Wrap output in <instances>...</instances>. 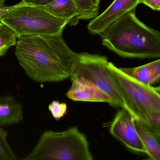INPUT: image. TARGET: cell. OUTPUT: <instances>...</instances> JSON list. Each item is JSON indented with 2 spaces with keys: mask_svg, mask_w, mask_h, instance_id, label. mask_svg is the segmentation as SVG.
Masks as SVG:
<instances>
[{
  "mask_svg": "<svg viewBox=\"0 0 160 160\" xmlns=\"http://www.w3.org/2000/svg\"><path fill=\"white\" fill-rule=\"evenodd\" d=\"M111 75L118 89L126 109L140 119L150 113L160 112V88L148 86L122 72L108 62Z\"/></svg>",
  "mask_w": 160,
  "mask_h": 160,
  "instance_id": "cell-4",
  "label": "cell"
},
{
  "mask_svg": "<svg viewBox=\"0 0 160 160\" xmlns=\"http://www.w3.org/2000/svg\"><path fill=\"white\" fill-rule=\"evenodd\" d=\"M24 4H24L22 2H21L19 3L15 4V5H12V6H4V7L0 8V19L2 18L5 15L10 12L11 11H12L13 10L15 9V8L24 5Z\"/></svg>",
  "mask_w": 160,
  "mask_h": 160,
  "instance_id": "cell-20",
  "label": "cell"
},
{
  "mask_svg": "<svg viewBox=\"0 0 160 160\" xmlns=\"http://www.w3.org/2000/svg\"><path fill=\"white\" fill-rule=\"evenodd\" d=\"M85 135L77 126L63 132L45 131L31 152L23 160H92Z\"/></svg>",
  "mask_w": 160,
  "mask_h": 160,
  "instance_id": "cell-3",
  "label": "cell"
},
{
  "mask_svg": "<svg viewBox=\"0 0 160 160\" xmlns=\"http://www.w3.org/2000/svg\"><path fill=\"white\" fill-rule=\"evenodd\" d=\"M138 120L145 127L160 135V112L150 113Z\"/></svg>",
  "mask_w": 160,
  "mask_h": 160,
  "instance_id": "cell-16",
  "label": "cell"
},
{
  "mask_svg": "<svg viewBox=\"0 0 160 160\" xmlns=\"http://www.w3.org/2000/svg\"><path fill=\"white\" fill-rule=\"evenodd\" d=\"M23 120L22 105L13 96H0V127L18 124Z\"/></svg>",
  "mask_w": 160,
  "mask_h": 160,
  "instance_id": "cell-10",
  "label": "cell"
},
{
  "mask_svg": "<svg viewBox=\"0 0 160 160\" xmlns=\"http://www.w3.org/2000/svg\"><path fill=\"white\" fill-rule=\"evenodd\" d=\"M5 0H0V8L4 7Z\"/></svg>",
  "mask_w": 160,
  "mask_h": 160,
  "instance_id": "cell-22",
  "label": "cell"
},
{
  "mask_svg": "<svg viewBox=\"0 0 160 160\" xmlns=\"http://www.w3.org/2000/svg\"><path fill=\"white\" fill-rule=\"evenodd\" d=\"M72 85L66 96L74 101L108 103L113 107L112 99L90 81L81 78L71 77Z\"/></svg>",
  "mask_w": 160,
  "mask_h": 160,
  "instance_id": "cell-9",
  "label": "cell"
},
{
  "mask_svg": "<svg viewBox=\"0 0 160 160\" xmlns=\"http://www.w3.org/2000/svg\"><path fill=\"white\" fill-rule=\"evenodd\" d=\"M55 0H22V2L26 5L33 6H43L48 5Z\"/></svg>",
  "mask_w": 160,
  "mask_h": 160,
  "instance_id": "cell-18",
  "label": "cell"
},
{
  "mask_svg": "<svg viewBox=\"0 0 160 160\" xmlns=\"http://www.w3.org/2000/svg\"><path fill=\"white\" fill-rule=\"evenodd\" d=\"M89 1L93 8L99 11L101 0H89Z\"/></svg>",
  "mask_w": 160,
  "mask_h": 160,
  "instance_id": "cell-21",
  "label": "cell"
},
{
  "mask_svg": "<svg viewBox=\"0 0 160 160\" xmlns=\"http://www.w3.org/2000/svg\"><path fill=\"white\" fill-rule=\"evenodd\" d=\"M134 119L130 112L122 108L110 123L109 132L129 149L146 154L147 151L136 130Z\"/></svg>",
  "mask_w": 160,
  "mask_h": 160,
  "instance_id": "cell-7",
  "label": "cell"
},
{
  "mask_svg": "<svg viewBox=\"0 0 160 160\" xmlns=\"http://www.w3.org/2000/svg\"><path fill=\"white\" fill-rule=\"evenodd\" d=\"M48 110L56 120H59L67 113V106L65 103L54 101L48 105Z\"/></svg>",
  "mask_w": 160,
  "mask_h": 160,
  "instance_id": "cell-17",
  "label": "cell"
},
{
  "mask_svg": "<svg viewBox=\"0 0 160 160\" xmlns=\"http://www.w3.org/2000/svg\"><path fill=\"white\" fill-rule=\"evenodd\" d=\"M140 3L147 5L154 11H160V0H140Z\"/></svg>",
  "mask_w": 160,
  "mask_h": 160,
  "instance_id": "cell-19",
  "label": "cell"
},
{
  "mask_svg": "<svg viewBox=\"0 0 160 160\" xmlns=\"http://www.w3.org/2000/svg\"><path fill=\"white\" fill-rule=\"evenodd\" d=\"M134 124L138 134L147 151L150 159L160 160V135L145 127L135 118Z\"/></svg>",
  "mask_w": 160,
  "mask_h": 160,
  "instance_id": "cell-13",
  "label": "cell"
},
{
  "mask_svg": "<svg viewBox=\"0 0 160 160\" xmlns=\"http://www.w3.org/2000/svg\"><path fill=\"white\" fill-rule=\"evenodd\" d=\"M108 62V59L105 56L88 53H78L71 77L81 78L90 81L112 99L113 107L126 109L109 71Z\"/></svg>",
  "mask_w": 160,
  "mask_h": 160,
  "instance_id": "cell-6",
  "label": "cell"
},
{
  "mask_svg": "<svg viewBox=\"0 0 160 160\" xmlns=\"http://www.w3.org/2000/svg\"><path fill=\"white\" fill-rule=\"evenodd\" d=\"M7 132L0 127V160H17L16 156L7 141Z\"/></svg>",
  "mask_w": 160,
  "mask_h": 160,
  "instance_id": "cell-15",
  "label": "cell"
},
{
  "mask_svg": "<svg viewBox=\"0 0 160 160\" xmlns=\"http://www.w3.org/2000/svg\"><path fill=\"white\" fill-rule=\"evenodd\" d=\"M140 0H114L110 6L93 18L88 26L89 32L100 34L110 24L140 4Z\"/></svg>",
  "mask_w": 160,
  "mask_h": 160,
  "instance_id": "cell-8",
  "label": "cell"
},
{
  "mask_svg": "<svg viewBox=\"0 0 160 160\" xmlns=\"http://www.w3.org/2000/svg\"><path fill=\"white\" fill-rule=\"evenodd\" d=\"M119 69L127 75L146 86H151L160 81V59L138 67Z\"/></svg>",
  "mask_w": 160,
  "mask_h": 160,
  "instance_id": "cell-11",
  "label": "cell"
},
{
  "mask_svg": "<svg viewBox=\"0 0 160 160\" xmlns=\"http://www.w3.org/2000/svg\"><path fill=\"white\" fill-rule=\"evenodd\" d=\"M18 36L6 24L0 22V58L6 54L11 47L16 45Z\"/></svg>",
  "mask_w": 160,
  "mask_h": 160,
  "instance_id": "cell-14",
  "label": "cell"
},
{
  "mask_svg": "<svg viewBox=\"0 0 160 160\" xmlns=\"http://www.w3.org/2000/svg\"><path fill=\"white\" fill-rule=\"evenodd\" d=\"M45 10L56 17L69 20L68 25L75 26L78 24V11L74 0H55L43 6H37Z\"/></svg>",
  "mask_w": 160,
  "mask_h": 160,
  "instance_id": "cell-12",
  "label": "cell"
},
{
  "mask_svg": "<svg viewBox=\"0 0 160 160\" xmlns=\"http://www.w3.org/2000/svg\"><path fill=\"white\" fill-rule=\"evenodd\" d=\"M0 22L9 26L18 37L62 33L69 21L56 17L40 7L24 4L5 15Z\"/></svg>",
  "mask_w": 160,
  "mask_h": 160,
  "instance_id": "cell-5",
  "label": "cell"
},
{
  "mask_svg": "<svg viewBox=\"0 0 160 160\" xmlns=\"http://www.w3.org/2000/svg\"><path fill=\"white\" fill-rule=\"evenodd\" d=\"M135 11L126 13L99 34L103 45L122 58H160V32L141 22Z\"/></svg>",
  "mask_w": 160,
  "mask_h": 160,
  "instance_id": "cell-2",
  "label": "cell"
},
{
  "mask_svg": "<svg viewBox=\"0 0 160 160\" xmlns=\"http://www.w3.org/2000/svg\"><path fill=\"white\" fill-rule=\"evenodd\" d=\"M62 34L18 38L16 57L33 81L60 82L71 77L78 53L69 48Z\"/></svg>",
  "mask_w": 160,
  "mask_h": 160,
  "instance_id": "cell-1",
  "label": "cell"
}]
</instances>
